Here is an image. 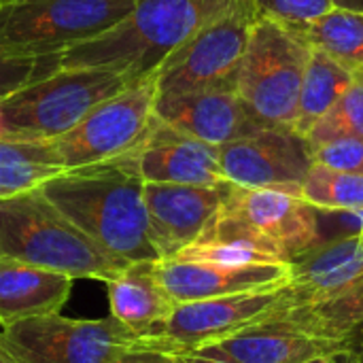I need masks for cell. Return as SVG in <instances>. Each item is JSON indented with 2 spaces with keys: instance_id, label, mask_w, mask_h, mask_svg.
Listing matches in <instances>:
<instances>
[{
  "instance_id": "1",
  "label": "cell",
  "mask_w": 363,
  "mask_h": 363,
  "mask_svg": "<svg viewBox=\"0 0 363 363\" xmlns=\"http://www.w3.org/2000/svg\"><path fill=\"white\" fill-rule=\"evenodd\" d=\"M38 189L117 262L160 259L149 236L145 181L125 160L64 170Z\"/></svg>"
},
{
  "instance_id": "2",
  "label": "cell",
  "mask_w": 363,
  "mask_h": 363,
  "mask_svg": "<svg viewBox=\"0 0 363 363\" xmlns=\"http://www.w3.org/2000/svg\"><path fill=\"white\" fill-rule=\"evenodd\" d=\"M236 0H138L111 30L62 51L60 68H100L138 81Z\"/></svg>"
},
{
  "instance_id": "3",
  "label": "cell",
  "mask_w": 363,
  "mask_h": 363,
  "mask_svg": "<svg viewBox=\"0 0 363 363\" xmlns=\"http://www.w3.org/2000/svg\"><path fill=\"white\" fill-rule=\"evenodd\" d=\"M0 257L108 283L125 264L87 238L40 189L0 200Z\"/></svg>"
},
{
  "instance_id": "4",
  "label": "cell",
  "mask_w": 363,
  "mask_h": 363,
  "mask_svg": "<svg viewBox=\"0 0 363 363\" xmlns=\"http://www.w3.org/2000/svg\"><path fill=\"white\" fill-rule=\"evenodd\" d=\"M311 43L294 28L259 17L236 74V91L266 128L294 130Z\"/></svg>"
},
{
  "instance_id": "5",
  "label": "cell",
  "mask_w": 363,
  "mask_h": 363,
  "mask_svg": "<svg viewBox=\"0 0 363 363\" xmlns=\"http://www.w3.org/2000/svg\"><path fill=\"white\" fill-rule=\"evenodd\" d=\"M130 83L111 70L60 68L2 98L4 136L49 143L72 130L94 106Z\"/></svg>"
},
{
  "instance_id": "6",
  "label": "cell",
  "mask_w": 363,
  "mask_h": 363,
  "mask_svg": "<svg viewBox=\"0 0 363 363\" xmlns=\"http://www.w3.org/2000/svg\"><path fill=\"white\" fill-rule=\"evenodd\" d=\"M138 0H4L0 51L47 55L100 36L117 26Z\"/></svg>"
},
{
  "instance_id": "7",
  "label": "cell",
  "mask_w": 363,
  "mask_h": 363,
  "mask_svg": "<svg viewBox=\"0 0 363 363\" xmlns=\"http://www.w3.org/2000/svg\"><path fill=\"white\" fill-rule=\"evenodd\" d=\"M157 72L132 81L94 106L72 130L49 140L64 170L108 164L132 155L155 123Z\"/></svg>"
},
{
  "instance_id": "8",
  "label": "cell",
  "mask_w": 363,
  "mask_h": 363,
  "mask_svg": "<svg viewBox=\"0 0 363 363\" xmlns=\"http://www.w3.org/2000/svg\"><path fill=\"white\" fill-rule=\"evenodd\" d=\"M300 306V296L291 285L183 302L177 304L174 313L157 334L140 336L136 345L166 353H185L249 330L266 328Z\"/></svg>"
},
{
  "instance_id": "9",
  "label": "cell",
  "mask_w": 363,
  "mask_h": 363,
  "mask_svg": "<svg viewBox=\"0 0 363 363\" xmlns=\"http://www.w3.org/2000/svg\"><path fill=\"white\" fill-rule=\"evenodd\" d=\"M138 338L111 315L70 319L53 313L2 328L0 351L11 363H115Z\"/></svg>"
},
{
  "instance_id": "10",
  "label": "cell",
  "mask_w": 363,
  "mask_h": 363,
  "mask_svg": "<svg viewBox=\"0 0 363 363\" xmlns=\"http://www.w3.org/2000/svg\"><path fill=\"white\" fill-rule=\"evenodd\" d=\"M257 19L253 0H236L198 30L157 70V96H177L202 87L234 85L251 28Z\"/></svg>"
},
{
  "instance_id": "11",
  "label": "cell",
  "mask_w": 363,
  "mask_h": 363,
  "mask_svg": "<svg viewBox=\"0 0 363 363\" xmlns=\"http://www.w3.org/2000/svg\"><path fill=\"white\" fill-rule=\"evenodd\" d=\"M219 162L232 185L249 189L274 187L300 196L313 166V155L308 140L296 130L264 128L251 136L221 145Z\"/></svg>"
},
{
  "instance_id": "12",
  "label": "cell",
  "mask_w": 363,
  "mask_h": 363,
  "mask_svg": "<svg viewBox=\"0 0 363 363\" xmlns=\"http://www.w3.org/2000/svg\"><path fill=\"white\" fill-rule=\"evenodd\" d=\"M230 187L145 183L149 236L160 259L174 257L208 230L221 213Z\"/></svg>"
},
{
  "instance_id": "13",
  "label": "cell",
  "mask_w": 363,
  "mask_h": 363,
  "mask_svg": "<svg viewBox=\"0 0 363 363\" xmlns=\"http://www.w3.org/2000/svg\"><path fill=\"white\" fill-rule=\"evenodd\" d=\"M155 117L185 136L217 147L266 128L249 111L234 85L202 87L177 96H157Z\"/></svg>"
},
{
  "instance_id": "14",
  "label": "cell",
  "mask_w": 363,
  "mask_h": 363,
  "mask_svg": "<svg viewBox=\"0 0 363 363\" xmlns=\"http://www.w3.org/2000/svg\"><path fill=\"white\" fill-rule=\"evenodd\" d=\"M223 208L277 245L287 262L319 242V213L294 191L232 185Z\"/></svg>"
},
{
  "instance_id": "15",
  "label": "cell",
  "mask_w": 363,
  "mask_h": 363,
  "mask_svg": "<svg viewBox=\"0 0 363 363\" xmlns=\"http://www.w3.org/2000/svg\"><path fill=\"white\" fill-rule=\"evenodd\" d=\"M123 160L138 172L145 183L202 187L232 185L221 170L217 145L185 136L162 123L157 117L145 143Z\"/></svg>"
},
{
  "instance_id": "16",
  "label": "cell",
  "mask_w": 363,
  "mask_h": 363,
  "mask_svg": "<svg viewBox=\"0 0 363 363\" xmlns=\"http://www.w3.org/2000/svg\"><path fill=\"white\" fill-rule=\"evenodd\" d=\"M355 345L357 340L328 338L291 328L279 317L266 328L249 330L185 353L232 363H300L319 355L349 357Z\"/></svg>"
},
{
  "instance_id": "17",
  "label": "cell",
  "mask_w": 363,
  "mask_h": 363,
  "mask_svg": "<svg viewBox=\"0 0 363 363\" xmlns=\"http://www.w3.org/2000/svg\"><path fill=\"white\" fill-rule=\"evenodd\" d=\"M155 270L160 283L177 304L223 298V296L247 294V291L279 289L291 283L289 264L228 268L217 264L168 257V259H157Z\"/></svg>"
},
{
  "instance_id": "18",
  "label": "cell",
  "mask_w": 363,
  "mask_h": 363,
  "mask_svg": "<svg viewBox=\"0 0 363 363\" xmlns=\"http://www.w3.org/2000/svg\"><path fill=\"white\" fill-rule=\"evenodd\" d=\"M289 268L302 306L332 300L363 279V234L319 242L296 255Z\"/></svg>"
},
{
  "instance_id": "19",
  "label": "cell",
  "mask_w": 363,
  "mask_h": 363,
  "mask_svg": "<svg viewBox=\"0 0 363 363\" xmlns=\"http://www.w3.org/2000/svg\"><path fill=\"white\" fill-rule=\"evenodd\" d=\"M72 283L68 274L0 257V325L60 313L70 298Z\"/></svg>"
},
{
  "instance_id": "20",
  "label": "cell",
  "mask_w": 363,
  "mask_h": 363,
  "mask_svg": "<svg viewBox=\"0 0 363 363\" xmlns=\"http://www.w3.org/2000/svg\"><path fill=\"white\" fill-rule=\"evenodd\" d=\"M155 264L157 259L130 264L106 283L111 317L136 336L157 334L177 308L157 279Z\"/></svg>"
},
{
  "instance_id": "21",
  "label": "cell",
  "mask_w": 363,
  "mask_h": 363,
  "mask_svg": "<svg viewBox=\"0 0 363 363\" xmlns=\"http://www.w3.org/2000/svg\"><path fill=\"white\" fill-rule=\"evenodd\" d=\"M353 70L313 47V55L304 70L302 89L298 98V113L294 130L306 138V134L330 113L345 89L353 81Z\"/></svg>"
},
{
  "instance_id": "22",
  "label": "cell",
  "mask_w": 363,
  "mask_h": 363,
  "mask_svg": "<svg viewBox=\"0 0 363 363\" xmlns=\"http://www.w3.org/2000/svg\"><path fill=\"white\" fill-rule=\"evenodd\" d=\"M64 172L49 143L0 138V200L38 189Z\"/></svg>"
},
{
  "instance_id": "23",
  "label": "cell",
  "mask_w": 363,
  "mask_h": 363,
  "mask_svg": "<svg viewBox=\"0 0 363 363\" xmlns=\"http://www.w3.org/2000/svg\"><path fill=\"white\" fill-rule=\"evenodd\" d=\"M281 321L317 336L357 340L363 334V279L332 300L285 313Z\"/></svg>"
},
{
  "instance_id": "24",
  "label": "cell",
  "mask_w": 363,
  "mask_h": 363,
  "mask_svg": "<svg viewBox=\"0 0 363 363\" xmlns=\"http://www.w3.org/2000/svg\"><path fill=\"white\" fill-rule=\"evenodd\" d=\"M311 47L321 49L345 68L363 70V13L334 6L311 23L294 28Z\"/></svg>"
},
{
  "instance_id": "25",
  "label": "cell",
  "mask_w": 363,
  "mask_h": 363,
  "mask_svg": "<svg viewBox=\"0 0 363 363\" xmlns=\"http://www.w3.org/2000/svg\"><path fill=\"white\" fill-rule=\"evenodd\" d=\"M300 196L317 211H330V213L362 211L363 174L336 170L313 162L302 183Z\"/></svg>"
},
{
  "instance_id": "26",
  "label": "cell",
  "mask_w": 363,
  "mask_h": 363,
  "mask_svg": "<svg viewBox=\"0 0 363 363\" xmlns=\"http://www.w3.org/2000/svg\"><path fill=\"white\" fill-rule=\"evenodd\" d=\"M340 136L363 138V70L353 74L351 85L330 113L306 134V140L308 145H317Z\"/></svg>"
},
{
  "instance_id": "27",
  "label": "cell",
  "mask_w": 363,
  "mask_h": 363,
  "mask_svg": "<svg viewBox=\"0 0 363 363\" xmlns=\"http://www.w3.org/2000/svg\"><path fill=\"white\" fill-rule=\"evenodd\" d=\"M62 53L11 55L0 51V96H9L60 70Z\"/></svg>"
},
{
  "instance_id": "28",
  "label": "cell",
  "mask_w": 363,
  "mask_h": 363,
  "mask_svg": "<svg viewBox=\"0 0 363 363\" xmlns=\"http://www.w3.org/2000/svg\"><path fill=\"white\" fill-rule=\"evenodd\" d=\"M259 17L281 21L289 28H298L315 21L334 9L332 0H253Z\"/></svg>"
},
{
  "instance_id": "29",
  "label": "cell",
  "mask_w": 363,
  "mask_h": 363,
  "mask_svg": "<svg viewBox=\"0 0 363 363\" xmlns=\"http://www.w3.org/2000/svg\"><path fill=\"white\" fill-rule=\"evenodd\" d=\"M308 147L315 164L353 172V174H363V138L340 136Z\"/></svg>"
},
{
  "instance_id": "30",
  "label": "cell",
  "mask_w": 363,
  "mask_h": 363,
  "mask_svg": "<svg viewBox=\"0 0 363 363\" xmlns=\"http://www.w3.org/2000/svg\"><path fill=\"white\" fill-rule=\"evenodd\" d=\"M115 363H181L177 355L166 353V351H157V349H147V347H138L134 345L132 349L123 351Z\"/></svg>"
},
{
  "instance_id": "31",
  "label": "cell",
  "mask_w": 363,
  "mask_h": 363,
  "mask_svg": "<svg viewBox=\"0 0 363 363\" xmlns=\"http://www.w3.org/2000/svg\"><path fill=\"white\" fill-rule=\"evenodd\" d=\"M181 363H232L223 362V359H213V357H202V355H194V353H179L177 355Z\"/></svg>"
},
{
  "instance_id": "32",
  "label": "cell",
  "mask_w": 363,
  "mask_h": 363,
  "mask_svg": "<svg viewBox=\"0 0 363 363\" xmlns=\"http://www.w3.org/2000/svg\"><path fill=\"white\" fill-rule=\"evenodd\" d=\"M334 6L338 9H347V11H357L363 13V0H332Z\"/></svg>"
},
{
  "instance_id": "33",
  "label": "cell",
  "mask_w": 363,
  "mask_h": 363,
  "mask_svg": "<svg viewBox=\"0 0 363 363\" xmlns=\"http://www.w3.org/2000/svg\"><path fill=\"white\" fill-rule=\"evenodd\" d=\"M345 363H363V334L357 338V345H355L353 353L347 357V362Z\"/></svg>"
},
{
  "instance_id": "34",
  "label": "cell",
  "mask_w": 363,
  "mask_h": 363,
  "mask_svg": "<svg viewBox=\"0 0 363 363\" xmlns=\"http://www.w3.org/2000/svg\"><path fill=\"white\" fill-rule=\"evenodd\" d=\"M347 357H334V355H319V357H311L306 362L300 363H345Z\"/></svg>"
},
{
  "instance_id": "35",
  "label": "cell",
  "mask_w": 363,
  "mask_h": 363,
  "mask_svg": "<svg viewBox=\"0 0 363 363\" xmlns=\"http://www.w3.org/2000/svg\"><path fill=\"white\" fill-rule=\"evenodd\" d=\"M2 98L4 96H0V138H6L4 136V121H2Z\"/></svg>"
},
{
  "instance_id": "36",
  "label": "cell",
  "mask_w": 363,
  "mask_h": 363,
  "mask_svg": "<svg viewBox=\"0 0 363 363\" xmlns=\"http://www.w3.org/2000/svg\"><path fill=\"white\" fill-rule=\"evenodd\" d=\"M0 363H11L6 357H4V355H2V351H0Z\"/></svg>"
},
{
  "instance_id": "37",
  "label": "cell",
  "mask_w": 363,
  "mask_h": 363,
  "mask_svg": "<svg viewBox=\"0 0 363 363\" xmlns=\"http://www.w3.org/2000/svg\"><path fill=\"white\" fill-rule=\"evenodd\" d=\"M2 4H4V0H0V9H2Z\"/></svg>"
},
{
  "instance_id": "38",
  "label": "cell",
  "mask_w": 363,
  "mask_h": 363,
  "mask_svg": "<svg viewBox=\"0 0 363 363\" xmlns=\"http://www.w3.org/2000/svg\"><path fill=\"white\" fill-rule=\"evenodd\" d=\"M345 362H347V359H345Z\"/></svg>"
}]
</instances>
